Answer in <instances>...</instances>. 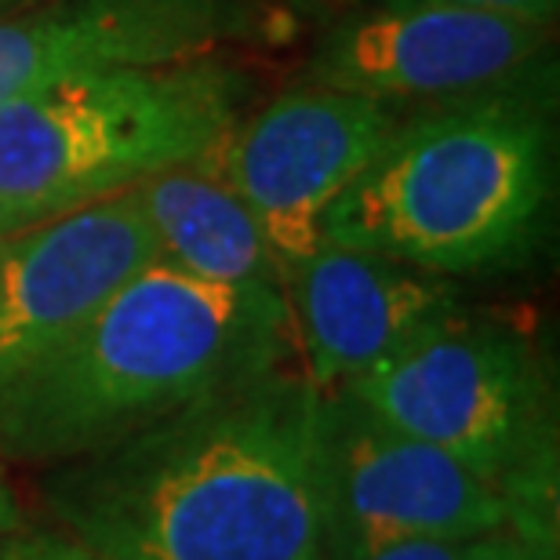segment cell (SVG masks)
Masks as SVG:
<instances>
[{"label":"cell","instance_id":"44dd1931","mask_svg":"<svg viewBox=\"0 0 560 560\" xmlns=\"http://www.w3.org/2000/svg\"><path fill=\"white\" fill-rule=\"evenodd\" d=\"M22 4H30V0H0V8H22Z\"/></svg>","mask_w":560,"mask_h":560},{"label":"cell","instance_id":"2e32d148","mask_svg":"<svg viewBox=\"0 0 560 560\" xmlns=\"http://www.w3.org/2000/svg\"><path fill=\"white\" fill-rule=\"evenodd\" d=\"M30 560H103L95 553H88L84 546H77L73 539H66L62 532H26Z\"/></svg>","mask_w":560,"mask_h":560},{"label":"cell","instance_id":"ba28073f","mask_svg":"<svg viewBox=\"0 0 560 560\" xmlns=\"http://www.w3.org/2000/svg\"><path fill=\"white\" fill-rule=\"evenodd\" d=\"M550 26L441 4H372L310 51L299 81L378 103H444L532 81Z\"/></svg>","mask_w":560,"mask_h":560},{"label":"cell","instance_id":"277c9868","mask_svg":"<svg viewBox=\"0 0 560 560\" xmlns=\"http://www.w3.org/2000/svg\"><path fill=\"white\" fill-rule=\"evenodd\" d=\"M252 77L215 55L92 73L0 106V205L40 226L197 161L244 117Z\"/></svg>","mask_w":560,"mask_h":560},{"label":"cell","instance_id":"ffe728a7","mask_svg":"<svg viewBox=\"0 0 560 560\" xmlns=\"http://www.w3.org/2000/svg\"><path fill=\"white\" fill-rule=\"evenodd\" d=\"M280 4H295V8H324V4H342V0H280Z\"/></svg>","mask_w":560,"mask_h":560},{"label":"cell","instance_id":"e0dca14e","mask_svg":"<svg viewBox=\"0 0 560 560\" xmlns=\"http://www.w3.org/2000/svg\"><path fill=\"white\" fill-rule=\"evenodd\" d=\"M19 532H26V510H22L15 488H11L4 466H0V542Z\"/></svg>","mask_w":560,"mask_h":560},{"label":"cell","instance_id":"6da1fadb","mask_svg":"<svg viewBox=\"0 0 560 560\" xmlns=\"http://www.w3.org/2000/svg\"><path fill=\"white\" fill-rule=\"evenodd\" d=\"M55 532L103 560H324L320 389L291 364L51 466Z\"/></svg>","mask_w":560,"mask_h":560},{"label":"cell","instance_id":"52a82bcc","mask_svg":"<svg viewBox=\"0 0 560 560\" xmlns=\"http://www.w3.org/2000/svg\"><path fill=\"white\" fill-rule=\"evenodd\" d=\"M400 117V106L299 81L241 117L197 161L248 205L288 277L320 248L328 208L383 150Z\"/></svg>","mask_w":560,"mask_h":560},{"label":"cell","instance_id":"5b68a950","mask_svg":"<svg viewBox=\"0 0 560 560\" xmlns=\"http://www.w3.org/2000/svg\"><path fill=\"white\" fill-rule=\"evenodd\" d=\"M342 389L394 430L495 480L513 506V532L557 546L550 378L517 328L458 310Z\"/></svg>","mask_w":560,"mask_h":560},{"label":"cell","instance_id":"d6986e66","mask_svg":"<svg viewBox=\"0 0 560 560\" xmlns=\"http://www.w3.org/2000/svg\"><path fill=\"white\" fill-rule=\"evenodd\" d=\"M22 230H26V226L15 219V211H8L4 205H0V241L11 237V233H22Z\"/></svg>","mask_w":560,"mask_h":560},{"label":"cell","instance_id":"7a4b0ae2","mask_svg":"<svg viewBox=\"0 0 560 560\" xmlns=\"http://www.w3.org/2000/svg\"><path fill=\"white\" fill-rule=\"evenodd\" d=\"M291 357L280 288L208 284L150 262L0 394V458L51 469L106 452Z\"/></svg>","mask_w":560,"mask_h":560},{"label":"cell","instance_id":"5bb4252c","mask_svg":"<svg viewBox=\"0 0 560 560\" xmlns=\"http://www.w3.org/2000/svg\"><path fill=\"white\" fill-rule=\"evenodd\" d=\"M372 4H441V8H463V11H485V15L502 19H524L550 26L557 19L560 0H372Z\"/></svg>","mask_w":560,"mask_h":560},{"label":"cell","instance_id":"8fae6325","mask_svg":"<svg viewBox=\"0 0 560 560\" xmlns=\"http://www.w3.org/2000/svg\"><path fill=\"white\" fill-rule=\"evenodd\" d=\"M302 375L339 389L463 310L452 277L389 255L320 244L284 277Z\"/></svg>","mask_w":560,"mask_h":560},{"label":"cell","instance_id":"7402d4cb","mask_svg":"<svg viewBox=\"0 0 560 560\" xmlns=\"http://www.w3.org/2000/svg\"><path fill=\"white\" fill-rule=\"evenodd\" d=\"M8 241V237H4ZM4 241H0V255H4Z\"/></svg>","mask_w":560,"mask_h":560},{"label":"cell","instance_id":"8992f818","mask_svg":"<svg viewBox=\"0 0 560 560\" xmlns=\"http://www.w3.org/2000/svg\"><path fill=\"white\" fill-rule=\"evenodd\" d=\"M324 553L394 539H485L513 532L495 480L368 411L350 389H320Z\"/></svg>","mask_w":560,"mask_h":560},{"label":"cell","instance_id":"7c38bea8","mask_svg":"<svg viewBox=\"0 0 560 560\" xmlns=\"http://www.w3.org/2000/svg\"><path fill=\"white\" fill-rule=\"evenodd\" d=\"M128 194L153 233L156 262L208 284L284 291V273L259 219L208 164L164 167Z\"/></svg>","mask_w":560,"mask_h":560},{"label":"cell","instance_id":"4fadbf2b","mask_svg":"<svg viewBox=\"0 0 560 560\" xmlns=\"http://www.w3.org/2000/svg\"><path fill=\"white\" fill-rule=\"evenodd\" d=\"M477 539H394L353 550H331L324 560H466Z\"/></svg>","mask_w":560,"mask_h":560},{"label":"cell","instance_id":"9c48e42d","mask_svg":"<svg viewBox=\"0 0 560 560\" xmlns=\"http://www.w3.org/2000/svg\"><path fill=\"white\" fill-rule=\"evenodd\" d=\"M270 30L252 0H40L0 15V106L92 73L219 55Z\"/></svg>","mask_w":560,"mask_h":560},{"label":"cell","instance_id":"30bf717a","mask_svg":"<svg viewBox=\"0 0 560 560\" xmlns=\"http://www.w3.org/2000/svg\"><path fill=\"white\" fill-rule=\"evenodd\" d=\"M150 262L156 244L128 189L11 233L0 255V394Z\"/></svg>","mask_w":560,"mask_h":560},{"label":"cell","instance_id":"3957f363","mask_svg":"<svg viewBox=\"0 0 560 560\" xmlns=\"http://www.w3.org/2000/svg\"><path fill=\"white\" fill-rule=\"evenodd\" d=\"M553 205V117L542 81L405 114L320 222V244L441 277L517 266Z\"/></svg>","mask_w":560,"mask_h":560},{"label":"cell","instance_id":"ac0fdd59","mask_svg":"<svg viewBox=\"0 0 560 560\" xmlns=\"http://www.w3.org/2000/svg\"><path fill=\"white\" fill-rule=\"evenodd\" d=\"M26 532H30V528H26ZM26 532H19V535H11V539L0 542V560H30Z\"/></svg>","mask_w":560,"mask_h":560},{"label":"cell","instance_id":"9a60e30c","mask_svg":"<svg viewBox=\"0 0 560 560\" xmlns=\"http://www.w3.org/2000/svg\"><path fill=\"white\" fill-rule=\"evenodd\" d=\"M466 560H557V546L517 532H491L474 542Z\"/></svg>","mask_w":560,"mask_h":560}]
</instances>
